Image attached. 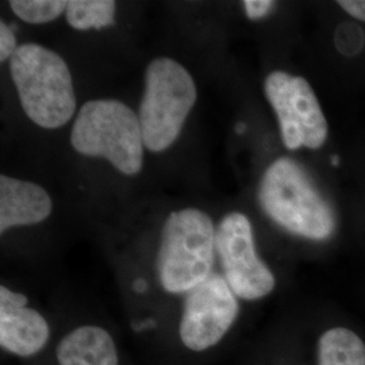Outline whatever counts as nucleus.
<instances>
[{
  "mask_svg": "<svg viewBox=\"0 0 365 365\" xmlns=\"http://www.w3.org/2000/svg\"><path fill=\"white\" fill-rule=\"evenodd\" d=\"M60 365H118L115 342L105 329L81 327L60 341L56 349Z\"/></svg>",
  "mask_w": 365,
  "mask_h": 365,
  "instance_id": "obj_11",
  "label": "nucleus"
},
{
  "mask_svg": "<svg viewBox=\"0 0 365 365\" xmlns=\"http://www.w3.org/2000/svg\"><path fill=\"white\" fill-rule=\"evenodd\" d=\"M117 4L113 0L68 1L66 21L76 30L103 29L114 25Z\"/></svg>",
  "mask_w": 365,
  "mask_h": 365,
  "instance_id": "obj_13",
  "label": "nucleus"
},
{
  "mask_svg": "<svg viewBox=\"0 0 365 365\" xmlns=\"http://www.w3.org/2000/svg\"><path fill=\"white\" fill-rule=\"evenodd\" d=\"M318 365H365V344L354 331L334 327L318 342Z\"/></svg>",
  "mask_w": 365,
  "mask_h": 365,
  "instance_id": "obj_12",
  "label": "nucleus"
},
{
  "mask_svg": "<svg viewBox=\"0 0 365 365\" xmlns=\"http://www.w3.org/2000/svg\"><path fill=\"white\" fill-rule=\"evenodd\" d=\"M196 96L194 78L178 61L160 57L148 66L138 113L146 149L158 153L178 140Z\"/></svg>",
  "mask_w": 365,
  "mask_h": 365,
  "instance_id": "obj_5",
  "label": "nucleus"
},
{
  "mask_svg": "<svg viewBox=\"0 0 365 365\" xmlns=\"http://www.w3.org/2000/svg\"><path fill=\"white\" fill-rule=\"evenodd\" d=\"M264 91L276 113L288 150L319 149L327 143V118L306 78L274 71L265 78Z\"/></svg>",
  "mask_w": 365,
  "mask_h": 365,
  "instance_id": "obj_6",
  "label": "nucleus"
},
{
  "mask_svg": "<svg viewBox=\"0 0 365 365\" xmlns=\"http://www.w3.org/2000/svg\"><path fill=\"white\" fill-rule=\"evenodd\" d=\"M51 212L52 199L41 185L0 176V233L14 226L39 223Z\"/></svg>",
  "mask_w": 365,
  "mask_h": 365,
  "instance_id": "obj_9",
  "label": "nucleus"
},
{
  "mask_svg": "<svg viewBox=\"0 0 365 365\" xmlns=\"http://www.w3.org/2000/svg\"><path fill=\"white\" fill-rule=\"evenodd\" d=\"M134 289H135L137 292L143 294V292H145V291L148 289V284H146V282L143 280V279H138V280L134 283Z\"/></svg>",
  "mask_w": 365,
  "mask_h": 365,
  "instance_id": "obj_20",
  "label": "nucleus"
},
{
  "mask_svg": "<svg viewBox=\"0 0 365 365\" xmlns=\"http://www.w3.org/2000/svg\"><path fill=\"white\" fill-rule=\"evenodd\" d=\"M215 233L211 218L200 210L184 209L170 214L157 255V274L167 292H190L209 277L214 264Z\"/></svg>",
  "mask_w": 365,
  "mask_h": 365,
  "instance_id": "obj_4",
  "label": "nucleus"
},
{
  "mask_svg": "<svg viewBox=\"0 0 365 365\" xmlns=\"http://www.w3.org/2000/svg\"><path fill=\"white\" fill-rule=\"evenodd\" d=\"M339 4L353 18L365 22V0H342Z\"/></svg>",
  "mask_w": 365,
  "mask_h": 365,
  "instance_id": "obj_19",
  "label": "nucleus"
},
{
  "mask_svg": "<svg viewBox=\"0 0 365 365\" xmlns=\"http://www.w3.org/2000/svg\"><path fill=\"white\" fill-rule=\"evenodd\" d=\"M334 45L341 54L354 57L364 49V30L352 22H344L334 31Z\"/></svg>",
  "mask_w": 365,
  "mask_h": 365,
  "instance_id": "obj_15",
  "label": "nucleus"
},
{
  "mask_svg": "<svg viewBox=\"0 0 365 365\" xmlns=\"http://www.w3.org/2000/svg\"><path fill=\"white\" fill-rule=\"evenodd\" d=\"M274 7V1L271 0H245L244 9L249 19L257 21L271 13Z\"/></svg>",
  "mask_w": 365,
  "mask_h": 365,
  "instance_id": "obj_17",
  "label": "nucleus"
},
{
  "mask_svg": "<svg viewBox=\"0 0 365 365\" xmlns=\"http://www.w3.org/2000/svg\"><path fill=\"white\" fill-rule=\"evenodd\" d=\"M259 202L262 211L291 235L325 241L334 235L337 215L299 163L282 157L261 178Z\"/></svg>",
  "mask_w": 365,
  "mask_h": 365,
  "instance_id": "obj_1",
  "label": "nucleus"
},
{
  "mask_svg": "<svg viewBox=\"0 0 365 365\" xmlns=\"http://www.w3.org/2000/svg\"><path fill=\"white\" fill-rule=\"evenodd\" d=\"M238 310L235 294L225 277L210 274L187 292L179 327L182 344L194 352L217 345L233 327Z\"/></svg>",
  "mask_w": 365,
  "mask_h": 365,
  "instance_id": "obj_8",
  "label": "nucleus"
},
{
  "mask_svg": "<svg viewBox=\"0 0 365 365\" xmlns=\"http://www.w3.org/2000/svg\"><path fill=\"white\" fill-rule=\"evenodd\" d=\"M215 250L220 256L223 277L235 297L260 299L272 292L274 276L257 256L252 225L241 212L227 214L215 233Z\"/></svg>",
  "mask_w": 365,
  "mask_h": 365,
  "instance_id": "obj_7",
  "label": "nucleus"
},
{
  "mask_svg": "<svg viewBox=\"0 0 365 365\" xmlns=\"http://www.w3.org/2000/svg\"><path fill=\"white\" fill-rule=\"evenodd\" d=\"M71 144L80 155L103 157L119 172L137 175L144 161V135L138 114L113 101H90L75 119Z\"/></svg>",
  "mask_w": 365,
  "mask_h": 365,
  "instance_id": "obj_3",
  "label": "nucleus"
},
{
  "mask_svg": "<svg viewBox=\"0 0 365 365\" xmlns=\"http://www.w3.org/2000/svg\"><path fill=\"white\" fill-rule=\"evenodd\" d=\"M10 71L22 108L43 129L64 126L76 111L71 71L63 57L38 43L18 46Z\"/></svg>",
  "mask_w": 365,
  "mask_h": 365,
  "instance_id": "obj_2",
  "label": "nucleus"
},
{
  "mask_svg": "<svg viewBox=\"0 0 365 365\" xmlns=\"http://www.w3.org/2000/svg\"><path fill=\"white\" fill-rule=\"evenodd\" d=\"M9 4L19 19L33 25L52 22L68 7L63 0H11Z\"/></svg>",
  "mask_w": 365,
  "mask_h": 365,
  "instance_id": "obj_14",
  "label": "nucleus"
},
{
  "mask_svg": "<svg viewBox=\"0 0 365 365\" xmlns=\"http://www.w3.org/2000/svg\"><path fill=\"white\" fill-rule=\"evenodd\" d=\"M27 298L22 294L13 292L10 288L0 287V307H26Z\"/></svg>",
  "mask_w": 365,
  "mask_h": 365,
  "instance_id": "obj_18",
  "label": "nucleus"
},
{
  "mask_svg": "<svg viewBox=\"0 0 365 365\" xmlns=\"http://www.w3.org/2000/svg\"><path fill=\"white\" fill-rule=\"evenodd\" d=\"M16 49H18L16 39L11 27L1 22L0 24V61L3 63L6 60H11Z\"/></svg>",
  "mask_w": 365,
  "mask_h": 365,
  "instance_id": "obj_16",
  "label": "nucleus"
},
{
  "mask_svg": "<svg viewBox=\"0 0 365 365\" xmlns=\"http://www.w3.org/2000/svg\"><path fill=\"white\" fill-rule=\"evenodd\" d=\"M46 319L29 307H0V345L21 357L38 353L48 342Z\"/></svg>",
  "mask_w": 365,
  "mask_h": 365,
  "instance_id": "obj_10",
  "label": "nucleus"
},
{
  "mask_svg": "<svg viewBox=\"0 0 365 365\" xmlns=\"http://www.w3.org/2000/svg\"><path fill=\"white\" fill-rule=\"evenodd\" d=\"M331 164H333V165H336V167H337V165H339V156L331 157Z\"/></svg>",
  "mask_w": 365,
  "mask_h": 365,
  "instance_id": "obj_21",
  "label": "nucleus"
}]
</instances>
